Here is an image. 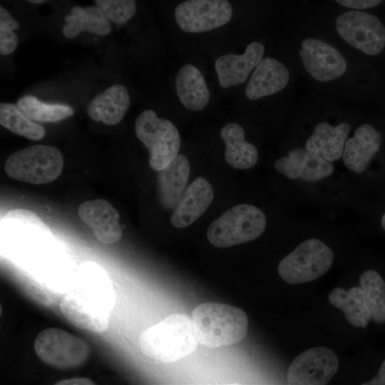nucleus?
Returning a JSON list of instances; mask_svg holds the SVG:
<instances>
[{"label": "nucleus", "instance_id": "obj_1", "mask_svg": "<svg viewBox=\"0 0 385 385\" xmlns=\"http://www.w3.org/2000/svg\"><path fill=\"white\" fill-rule=\"evenodd\" d=\"M198 342L192 319L183 314L167 317L143 331L138 339L142 353L162 363H171L189 355Z\"/></svg>", "mask_w": 385, "mask_h": 385}, {"label": "nucleus", "instance_id": "obj_2", "mask_svg": "<svg viewBox=\"0 0 385 385\" xmlns=\"http://www.w3.org/2000/svg\"><path fill=\"white\" fill-rule=\"evenodd\" d=\"M192 322L198 342L210 348L241 342L248 331V318L240 308L217 302L197 305L192 312Z\"/></svg>", "mask_w": 385, "mask_h": 385}, {"label": "nucleus", "instance_id": "obj_3", "mask_svg": "<svg viewBox=\"0 0 385 385\" xmlns=\"http://www.w3.org/2000/svg\"><path fill=\"white\" fill-rule=\"evenodd\" d=\"M267 225L265 213L250 204L235 205L212 222L207 230L208 241L217 247H228L252 241Z\"/></svg>", "mask_w": 385, "mask_h": 385}, {"label": "nucleus", "instance_id": "obj_4", "mask_svg": "<svg viewBox=\"0 0 385 385\" xmlns=\"http://www.w3.org/2000/svg\"><path fill=\"white\" fill-rule=\"evenodd\" d=\"M63 167V158L58 148L35 145L11 154L5 162L4 171L14 180L40 185L57 179Z\"/></svg>", "mask_w": 385, "mask_h": 385}, {"label": "nucleus", "instance_id": "obj_5", "mask_svg": "<svg viewBox=\"0 0 385 385\" xmlns=\"http://www.w3.org/2000/svg\"><path fill=\"white\" fill-rule=\"evenodd\" d=\"M135 132L149 152V165L155 171L165 168L178 155L180 136L169 120L158 117L153 110L143 111L136 118Z\"/></svg>", "mask_w": 385, "mask_h": 385}, {"label": "nucleus", "instance_id": "obj_6", "mask_svg": "<svg viewBox=\"0 0 385 385\" xmlns=\"http://www.w3.org/2000/svg\"><path fill=\"white\" fill-rule=\"evenodd\" d=\"M1 232L11 253L29 259L50 242L51 232L34 212L24 209L8 212L1 222Z\"/></svg>", "mask_w": 385, "mask_h": 385}, {"label": "nucleus", "instance_id": "obj_7", "mask_svg": "<svg viewBox=\"0 0 385 385\" xmlns=\"http://www.w3.org/2000/svg\"><path fill=\"white\" fill-rule=\"evenodd\" d=\"M333 260L330 247L318 239L311 238L299 244L280 261L278 273L288 284H303L325 274Z\"/></svg>", "mask_w": 385, "mask_h": 385}, {"label": "nucleus", "instance_id": "obj_8", "mask_svg": "<svg viewBox=\"0 0 385 385\" xmlns=\"http://www.w3.org/2000/svg\"><path fill=\"white\" fill-rule=\"evenodd\" d=\"M34 347L42 361L62 369L80 366L90 353L84 340L58 328L42 330L36 337Z\"/></svg>", "mask_w": 385, "mask_h": 385}, {"label": "nucleus", "instance_id": "obj_9", "mask_svg": "<svg viewBox=\"0 0 385 385\" xmlns=\"http://www.w3.org/2000/svg\"><path fill=\"white\" fill-rule=\"evenodd\" d=\"M340 36L352 47L375 56L385 47V27L375 16L359 11L342 14L336 21Z\"/></svg>", "mask_w": 385, "mask_h": 385}, {"label": "nucleus", "instance_id": "obj_10", "mask_svg": "<svg viewBox=\"0 0 385 385\" xmlns=\"http://www.w3.org/2000/svg\"><path fill=\"white\" fill-rule=\"evenodd\" d=\"M232 9L227 0H186L175 9L179 28L188 33H202L227 24Z\"/></svg>", "mask_w": 385, "mask_h": 385}, {"label": "nucleus", "instance_id": "obj_11", "mask_svg": "<svg viewBox=\"0 0 385 385\" xmlns=\"http://www.w3.org/2000/svg\"><path fill=\"white\" fill-rule=\"evenodd\" d=\"M339 359L327 347H314L297 356L287 371V382L292 385H324L337 373Z\"/></svg>", "mask_w": 385, "mask_h": 385}, {"label": "nucleus", "instance_id": "obj_12", "mask_svg": "<svg viewBox=\"0 0 385 385\" xmlns=\"http://www.w3.org/2000/svg\"><path fill=\"white\" fill-rule=\"evenodd\" d=\"M299 55L305 69L315 80L327 82L339 78L347 63L340 52L331 45L315 38L304 40Z\"/></svg>", "mask_w": 385, "mask_h": 385}, {"label": "nucleus", "instance_id": "obj_13", "mask_svg": "<svg viewBox=\"0 0 385 385\" xmlns=\"http://www.w3.org/2000/svg\"><path fill=\"white\" fill-rule=\"evenodd\" d=\"M78 214L101 242L114 244L121 238L119 213L107 200L98 198L85 201L78 206Z\"/></svg>", "mask_w": 385, "mask_h": 385}, {"label": "nucleus", "instance_id": "obj_14", "mask_svg": "<svg viewBox=\"0 0 385 385\" xmlns=\"http://www.w3.org/2000/svg\"><path fill=\"white\" fill-rule=\"evenodd\" d=\"M274 168L289 179L301 178L306 182H316L329 176L334 169L331 162L306 148L290 150L287 156L276 160Z\"/></svg>", "mask_w": 385, "mask_h": 385}, {"label": "nucleus", "instance_id": "obj_15", "mask_svg": "<svg viewBox=\"0 0 385 385\" xmlns=\"http://www.w3.org/2000/svg\"><path fill=\"white\" fill-rule=\"evenodd\" d=\"M265 47L260 42L249 43L244 53L225 54L215 62L221 87L227 88L244 83L250 72L262 61Z\"/></svg>", "mask_w": 385, "mask_h": 385}, {"label": "nucleus", "instance_id": "obj_16", "mask_svg": "<svg viewBox=\"0 0 385 385\" xmlns=\"http://www.w3.org/2000/svg\"><path fill=\"white\" fill-rule=\"evenodd\" d=\"M214 198V191L209 181L197 177L187 188L175 205L170 222L176 228L188 227L209 207Z\"/></svg>", "mask_w": 385, "mask_h": 385}, {"label": "nucleus", "instance_id": "obj_17", "mask_svg": "<svg viewBox=\"0 0 385 385\" xmlns=\"http://www.w3.org/2000/svg\"><path fill=\"white\" fill-rule=\"evenodd\" d=\"M381 134L370 124L359 126L352 138L346 140L342 154L344 165L356 173H362L379 151Z\"/></svg>", "mask_w": 385, "mask_h": 385}, {"label": "nucleus", "instance_id": "obj_18", "mask_svg": "<svg viewBox=\"0 0 385 385\" xmlns=\"http://www.w3.org/2000/svg\"><path fill=\"white\" fill-rule=\"evenodd\" d=\"M60 309L67 320L79 329L103 333L108 327L104 309L78 294L66 295L61 301Z\"/></svg>", "mask_w": 385, "mask_h": 385}, {"label": "nucleus", "instance_id": "obj_19", "mask_svg": "<svg viewBox=\"0 0 385 385\" xmlns=\"http://www.w3.org/2000/svg\"><path fill=\"white\" fill-rule=\"evenodd\" d=\"M289 73L280 61L265 58L256 66L246 88L245 95L250 100L272 95L282 91L287 85Z\"/></svg>", "mask_w": 385, "mask_h": 385}, {"label": "nucleus", "instance_id": "obj_20", "mask_svg": "<svg viewBox=\"0 0 385 385\" xmlns=\"http://www.w3.org/2000/svg\"><path fill=\"white\" fill-rule=\"evenodd\" d=\"M130 103V99L126 88L115 84L96 96L88 104L87 112L93 120L114 125L123 119Z\"/></svg>", "mask_w": 385, "mask_h": 385}, {"label": "nucleus", "instance_id": "obj_21", "mask_svg": "<svg viewBox=\"0 0 385 385\" xmlns=\"http://www.w3.org/2000/svg\"><path fill=\"white\" fill-rule=\"evenodd\" d=\"M180 103L192 111H202L210 101V91L200 70L192 64L183 66L175 78Z\"/></svg>", "mask_w": 385, "mask_h": 385}, {"label": "nucleus", "instance_id": "obj_22", "mask_svg": "<svg viewBox=\"0 0 385 385\" xmlns=\"http://www.w3.org/2000/svg\"><path fill=\"white\" fill-rule=\"evenodd\" d=\"M350 130L351 126L346 123L335 127L327 122L320 123L307 139L305 148L331 163L337 160L343 154Z\"/></svg>", "mask_w": 385, "mask_h": 385}, {"label": "nucleus", "instance_id": "obj_23", "mask_svg": "<svg viewBox=\"0 0 385 385\" xmlns=\"http://www.w3.org/2000/svg\"><path fill=\"white\" fill-rule=\"evenodd\" d=\"M190 166L184 155H178L163 170L159 171V200L165 208L175 206L183 192L190 175Z\"/></svg>", "mask_w": 385, "mask_h": 385}, {"label": "nucleus", "instance_id": "obj_24", "mask_svg": "<svg viewBox=\"0 0 385 385\" xmlns=\"http://www.w3.org/2000/svg\"><path fill=\"white\" fill-rule=\"evenodd\" d=\"M225 143V158L235 169L247 170L255 165L258 160L256 147L245 139L243 128L235 123L226 124L220 130Z\"/></svg>", "mask_w": 385, "mask_h": 385}, {"label": "nucleus", "instance_id": "obj_25", "mask_svg": "<svg viewBox=\"0 0 385 385\" xmlns=\"http://www.w3.org/2000/svg\"><path fill=\"white\" fill-rule=\"evenodd\" d=\"M328 299L334 307L343 312L346 320L354 327L365 328L371 319L360 287H353L348 290L336 287L329 294Z\"/></svg>", "mask_w": 385, "mask_h": 385}, {"label": "nucleus", "instance_id": "obj_26", "mask_svg": "<svg viewBox=\"0 0 385 385\" xmlns=\"http://www.w3.org/2000/svg\"><path fill=\"white\" fill-rule=\"evenodd\" d=\"M65 21L67 24L63 27V34L68 38H73L84 31L101 36L111 31L108 19L98 6H73Z\"/></svg>", "mask_w": 385, "mask_h": 385}, {"label": "nucleus", "instance_id": "obj_27", "mask_svg": "<svg viewBox=\"0 0 385 385\" xmlns=\"http://www.w3.org/2000/svg\"><path fill=\"white\" fill-rule=\"evenodd\" d=\"M359 285L368 304L371 319L385 323V282L376 271L368 270L359 277Z\"/></svg>", "mask_w": 385, "mask_h": 385}, {"label": "nucleus", "instance_id": "obj_28", "mask_svg": "<svg viewBox=\"0 0 385 385\" xmlns=\"http://www.w3.org/2000/svg\"><path fill=\"white\" fill-rule=\"evenodd\" d=\"M16 106L26 117L36 122H57L74 113L73 109L68 106L45 103L31 95L21 97Z\"/></svg>", "mask_w": 385, "mask_h": 385}, {"label": "nucleus", "instance_id": "obj_29", "mask_svg": "<svg viewBox=\"0 0 385 385\" xmlns=\"http://www.w3.org/2000/svg\"><path fill=\"white\" fill-rule=\"evenodd\" d=\"M0 124L12 133L32 140H38L46 134L43 127L30 120L17 106L10 103L0 104Z\"/></svg>", "mask_w": 385, "mask_h": 385}, {"label": "nucleus", "instance_id": "obj_30", "mask_svg": "<svg viewBox=\"0 0 385 385\" xmlns=\"http://www.w3.org/2000/svg\"><path fill=\"white\" fill-rule=\"evenodd\" d=\"M107 19L115 24L128 22L135 14V0H94Z\"/></svg>", "mask_w": 385, "mask_h": 385}, {"label": "nucleus", "instance_id": "obj_31", "mask_svg": "<svg viewBox=\"0 0 385 385\" xmlns=\"http://www.w3.org/2000/svg\"><path fill=\"white\" fill-rule=\"evenodd\" d=\"M18 45V38L12 31H0V53L1 55H9L13 53Z\"/></svg>", "mask_w": 385, "mask_h": 385}, {"label": "nucleus", "instance_id": "obj_32", "mask_svg": "<svg viewBox=\"0 0 385 385\" xmlns=\"http://www.w3.org/2000/svg\"><path fill=\"white\" fill-rule=\"evenodd\" d=\"M337 3L347 8L364 9L374 7L384 0H335Z\"/></svg>", "mask_w": 385, "mask_h": 385}, {"label": "nucleus", "instance_id": "obj_33", "mask_svg": "<svg viewBox=\"0 0 385 385\" xmlns=\"http://www.w3.org/2000/svg\"><path fill=\"white\" fill-rule=\"evenodd\" d=\"M19 26V23L10 13L4 7L0 6V31H14L18 29Z\"/></svg>", "mask_w": 385, "mask_h": 385}, {"label": "nucleus", "instance_id": "obj_34", "mask_svg": "<svg viewBox=\"0 0 385 385\" xmlns=\"http://www.w3.org/2000/svg\"><path fill=\"white\" fill-rule=\"evenodd\" d=\"M94 383L86 377H76L63 379L56 383V385H93Z\"/></svg>", "mask_w": 385, "mask_h": 385}, {"label": "nucleus", "instance_id": "obj_35", "mask_svg": "<svg viewBox=\"0 0 385 385\" xmlns=\"http://www.w3.org/2000/svg\"><path fill=\"white\" fill-rule=\"evenodd\" d=\"M363 385H385V360L382 362L376 375Z\"/></svg>", "mask_w": 385, "mask_h": 385}, {"label": "nucleus", "instance_id": "obj_36", "mask_svg": "<svg viewBox=\"0 0 385 385\" xmlns=\"http://www.w3.org/2000/svg\"><path fill=\"white\" fill-rule=\"evenodd\" d=\"M381 225L382 228L385 231V213L381 217Z\"/></svg>", "mask_w": 385, "mask_h": 385}, {"label": "nucleus", "instance_id": "obj_37", "mask_svg": "<svg viewBox=\"0 0 385 385\" xmlns=\"http://www.w3.org/2000/svg\"><path fill=\"white\" fill-rule=\"evenodd\" d=\"M27 1L34 4H42L46 1L47 0H27Z\"/></svg>", "mask_w": 385, "mask_h": 385}]
</instances>
